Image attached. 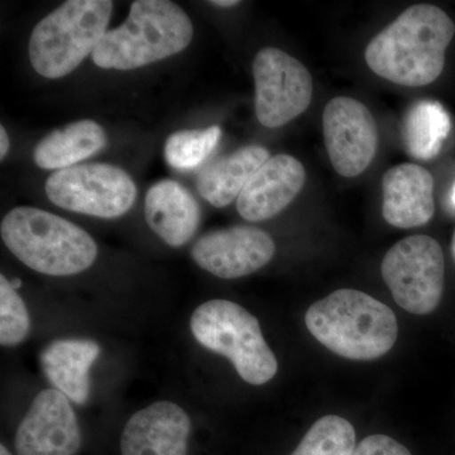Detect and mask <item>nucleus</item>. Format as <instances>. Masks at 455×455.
<instances>
[{"instance_id": "2", "label": "nucleus", "mask_w": 455, "mask_h": 455, "mask_svg": "<svg viewBox=\"0 0 455 455\" xmlns=\"http://www.w3.org/2000/svg\"><path fill=\"white\" fill-rule=\"evenodd\" d=\"M311 335L340 357L371 361L390 352L398 325L394 311L367 293L337 290L305 315Z\"/></svg>"}, {"instance_id": "12", "label": "nucleus", "mask_w": 455, "mask_h": 455, "mask_svg": "<svg viewBox=\"0 0 455 455\" xmlns=\"http://www.w3.org/2000/svg\"><path fill=\"white\" fill-rule=\"evenodd\" d=\"M82 434L70 401L59 390H44L18 427V455H76Z\"/></svg>"}, {"instance_id": "8", "label": "nucleus", "mask_w": 455, "mask_h": 455, "mask_svg": "<svg viewBox=\"0 0 455 455\" xmlns=\"http://www.w3.org/2000/svg\"><path fill=\"white\" fill-rule=\"evenodd\" d=\"M381 272L398 307L416 315L438 307L444 289V256L435 239L412 235L397 242L386 253Z\"/></svg>"}, {"instance_id": "20", "label": "nucleus", "mask_w": 455, "mask_h": 455, "mask_svg": "<svg viewBox=\"0 0 455 455\" xmlns=\"http://www.w3.org/2000/svg\"><path fill=\"white\" fill-rule=\"evenodd\" d=\"M451 131V116L438 101L414 104L403 122V140L407 154L416 160L429 161L442 151Z\"/></svg>"}, {"instance_id": "14", "label": "nucleus", "mask_w": 455, "mask_h": 455, "mask_svg": "<svg viewBox=\"0 0 455 455\" xmlns=\"http://www.w3.org/2000/svg\"><path fill=\"white\" fill-rule=\"evenodd\" d=\"M191 421L170 401L152 403L132 416L123 430L122 455H188Z\"/></svg>"}, {"instance_id": "28", "label": "nucleus", "mask_w": 455, "mask_h": 455, "mask_svg": "<svg viewBox=\"0 0 455 455\" xmlns=\"http://www.w3.org/2000/svg\"><path fill=\"white\" fill-rule=\"evenodd\" d=\"M12 286L14 287V289H18V287H20V284H22V281L20 280V278H16V280L12 281Z\"/></svg>"}, {"instance_id": "30", "label": "nucleus", "mask_w": 455, "mask_h": 455, "mask_svg": "<svg viewBox=\"0 0 455 455\" xmlns=\"http://www.w3.org/2000/svg\"><path fill=\"white\" fill-rule=\"evenodd\" d=\"M451 253H453L454 260H455V232L453 235V241H451Z\"/></svg>"}, {"instance_id": "1", "label": "nucleus", "mask_w": 455, "mask_h": 455, "mask_svg": "<svg viewBox=\"0 0 455 455\" xmlns=\"http://www.w3.org/2000/svg\"><path fill=\"white\" fill-rule=\"evenodd\" d=\"M454 32L453 20L442 9L412 5L370 42L368 68L398 85H429L443 73Z\"/></svg>"}, {"instance_id": "9", "label": "nucleus", "mask_w": 455, "mask_h": 455, "mask_svg": "<svg viewBox=\"0 0 455 455\" xmlns=\"http://www.w3.org/2000/svg\"><path fill=\"white\" fill-rule=\"evenodd\" d=\"M256 116L267 128L283 127L310 106L313 79L307 68L283 51L267 47L254 57Z\"/></svg>"}, {"instance_id": "10", "label": "nucleus", "mask_w": 455, "mask_h": 455, "mask_svg": "<svg viewBox=\"0 0 455 455\" xmlns=\"http://www.w3.org/2000/svg\"><path fill=\"white\" fill-rule=\"evenodd\" d=\"M326 152L343 178H355L372 164L379 147V128L372 113L361 101L338 97L323 113Z\"/></svg>"}, {"instance_id": "13", "label": "nucleus", "mask_w": 455, "mask_h": 455, "mask_svg": "<svg viewBox=\"0 0 455 455\" xmlns=\"http://www.w3.org/2000/svg\"><path fill=\"white\" fill-rule=\"evenodd\" d=\"M307 171L289 155L269 157L245 185L236 209L245 220L263 221L276 217L304 188Z\"/></svg>"}, {"instance_id": "15", "label": "nucleus", "mask_w": 455, "mask_h": 455, "mask_svg": "<svg viewBox=\"0 0 455 455\" xmlns=\"http://www.w3.org/2000/svg\"><path fill=\"white\" fill-rule=\"evenodd\" d=\"M382 214L392 227L410 229L429 223L435 212L434 180L424 167L403 164L382 179Z\"/></svg>"}, {"instance_id": "24", "label": "nucleus", "mask_w": 455, "mask_h": 455, "mask_svg": "<svg viewBox=\"0 0 455 455\" xmlns=\"http://www.w3.org/2000/svg\"><path fill=\"white\" fill-rule=\"evenodd\" d=\"M350 455H411L409 449L396 440L382 434L362 440Z\"/></svg>"}, {"instance_id": "11", "label": "nucleus", "mask_w": 455, "mask_h": 455, "mask_svg": "<svg viewBox=\"0 0 455 455\" xmlns=\"http://www.w3.org/2000/svg\"><path fill=\"white\" fill-rule=\"evenodd\" d=\"M275 251L276 244L265 230L236 226L200 236L191 256L197 266L214 276L233 280L248 276L267 265Z\"/></svg>"}, {"instance_id": "25", "label": "nucleus", "mask_w": 455, "mask_h": 455, "mask_svg": "<svg viewBox=\"0 0 455 455\" xmlns=\"http://www.w3.org/2000/svg\"><path fill=\"white\" fill-rule=\"evenodd\" d=\"M9 151V137L5 128L0 127V160H4Z\"/></svg>"}, {"instance_id": "4", "label": "nucleus", "mask_w": 455, "mask_h": 455, "mask_svg": "<svg viewBox=\"0 0 455 455\" xmlns=\"http://www.w3.org/2000/svg\"><path fill=\"white\" fill-rule=\"evenodd\" d=\"M4 244L20 262L49 276H73L92 267L98 245L76 224L31 206H20L3 218Z\"/></svg>"}, {"instance_id": "29", "label": "nucleus", "mask_w": 455, "mask_h": 455, "mask_svg": "<svg viewBox=\"0 0 455 455\" xmlns=\"http://www.w3.org/2000/svg\"><path fill=\"white\" fill-rule=\"evenodd\" d=\"M0 455H12V454H11V451H9L8 449L4 447V445H2V447H0Z\"/></svg>"}, {"instance_id": "17", "label": "nucleus", "mask_w": 455, "mask_h": 455, "mask_svg": "<svg viewBox=\"0 0 455 455\" xmlns=\"http://www.w3.org/2000/svg\"><path fill=\"white\" fill-rule=\"evenodd\" d=\"M100 355L95 341L56 340L42 352L41 363L49 381L68 400L84 405L90 394L89 372Z\"/></svg>"}, {"instance_id": "27", "label": "nucleus", "mask_w": 455, "mask_h": 455, "mask_svg": "<svg viewBox=\"0 0 455 455\" xmlns=\"http://www.w3.org/2000/svg\"><path fill=\"white\" fill-rule=\"evenodd\" d=\"M451 205H453V208H455V182H454L453 188H451Z\"/></svg>"}, {"instance_id": "5", "label": "nucleus", "mask_w": 455, "mask_h": 455, "mask_svg": "<svg viewBox=\"0 0 455 455\" xmlns=\"http://www.w3.org/2000/svg\"><path fill=\"white\" fill-rule=\"evenodd\" d=\"M112 12L110 0H68L60 5L33 29L28 46L33 68L47 79L73 73L100 44Z\"/></svg>"}, {"instance_id": "7", "label": "nucleus", "mask_w": 455, "mask_h": 455, "mask_svg": "<svg viewBox=\"0 0 455 455\" xmlns=\"http://www.w3.org/2000/svg\"><path fill=\"white\" fill-rule=\"evenodd\" d=\"M51 203L66 211L113 220L130 212L137 188L124 170L108 164H88L59 170L44 185Z\"/></svg>"}, {"instance_id": "23", "label": "nucleus", "mask_w": 455, "mask_h": 455, "mask_svg": "<svg viewBox=\"0 0 455 455\" xmlns=\"http://www.w3.org/2000/svg\"><path fill=\"white\" fill-rule=\"evenodd\" d=\"M29 331V316L22 298L11 281L0 276V343L13 347L25 340Z\"/></svg>"}, {"instance_id": "19", "label": "nucleus", "mask_w": 455, "mask_h": 455, "mask_svg": "<svg viewBox=\"0 0 455 455\" xmlns=\"http://www.w3.org/2000/svg\"><path fill=\"white\" fill-rule=\"evenodd\" d=\"M107 145V134L100 124L83 119L55 130L38 142L33 158L44 170H64L97 154Z\"/></svg>"}, {"instance_id": "3", "label": "nucleus", "mask_w": 455, "mask_h": 455, "mask_svg": "<svg viewBox=\"0 0 455 455\" xmlns=\"http://www.w3.org/2000/svg\"><path fill=\"white\" fill-rule=\"evenodd\" d=\"M193 36L190 18L175 3L137 0L127 20L101 38L92 61L107 70H134L181 52Z\"/></svg>"}, {"instance_id": "22", "label": "nucleus", "mask_w": 455, "mask_h": 455, "mask_svg": "<svg viewBox=\"0 0 455 455\" xmlns=\"http://www.w3.org/2000/svg\"><path fill=\"white\" fill-rule=\"evenodd\" d=\"M218 125L206 130L179 131L171 134L164 145V158L176 170H194L212 155L220 143Z\"/></svg>"}, {"instance_id": "16", "label": "nucleus", "mask_w": 455, "mask_h": 455, "mask_svg": "<svg viewBox=\"0 0 455 455\" xmlns=\"http://www.w3.org/2000/svg\"><path fill=\"white\" fill-rule=\"evenodd\" d=\"M146 220L171 247H181L196 235L200 208L196 197L173 180H163L146 196Z\"/></svg>"}, {"instance_id": "26", "label": "nucleus", "mask_w": 455, "mask_h": 455, "mask_svg": "<svg viewBox=\"0 0 455 455\" xmlns=\"http://www.w3.org/2000/svg\"><path fill=\"white\" fill-rule=\"evenodd\" d=\"M241 2H236V0H215V2H211V4L215 5V7L221 8H230L235 7Z\"/></svg>"}, {"instance_id": "18", "label": "nucleus", "mask_w": 455, "mask_h": 455, "mask_svg": "<svg viewBox=\"0 0 455 455\" xmlns=\"http://www.w3.org/2000/svg\"><path fill=\"white\" fill-rule=\"evenodd\" d=\"M269 158L265 147L247 146L206 166L196 185L200 196L215 208L235 202L253 173Z\"/></svg>"}, {"instance_id": "21", "label": "nucleus", "mask_w": 455, "mask_h": 455, "mask_svg": "<svg viewBox=\"0 0 455 455\" xmlns=\"http://www.w3.org/2000/svg\"><path fill=\"white\" fill-rule=\"evenodd\" d=\"M355 448L353 425L340 416L319 419L291 455H350Z\"/></svg>"}, {"instance_id": "6", "label": "nucleus", "mask_w": 455, "mask_h": 455, "mask_svg": "<svg viewBox=\"0 0 455 455\" xmlns=\"http://www.w3.org/2000/svg\"><path fill=\"white\" fill-rule=\"evenodd\" d=\"M190 328L203 347L229 359L243 381L260 386L276 376V355L266 343L259 320L241 305L204 302L194 311Z\"/></svg>"}]
</instances>
